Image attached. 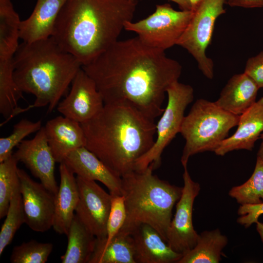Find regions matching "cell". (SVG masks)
I'll use <instances>...</instances> for the list:
<instances>
[{
	"label": "cell",
	"mask_w": 263,
	"mask_h": 263,
	"mask_svg": "<svg viewBox=\"0 0 263 263\" xmlns=\"http://www.w3.org/2000/svg\"><path fill=\"white\" fill-rule=\"evenodd\" d=\"M82 69L105 104L127 102L153 120L164 112L167 90L182 72L180 64L165 51L145 45L137 37L118 40Z\"/></svg>",
	"instance_id": "1"
},
{
	"label": "cell",
	"mask_w": 263,
	"mask_h": 263,
	"mask_svg": "<svg viewBox=\"0 0 263 263\" xmlns=\"http://www.w3.org/2000/svg\"><path fill=\"white\" fill-rule=\"evenodd\" d=\"M137 5V0H67L51 37L86 65L118 40Z\"/></svg>",
	"instance_id": "2"
},
{
	"label": "cell",
	"mask_w": 263,
	"mask_h": 263,
	"mask_svg": "<svg viewBox=\"0 0 263 263\" xmlns=\"http://www.w3.org/2000/svg\"><path fill=\"white\" fill-rule=\"evenodd\" d=\"M80 124L85 147L121 177L135 170L137 160L156 138L154 120L125 102L105 104L97 114Z\"/></svg>",
	"instance_id": "3"
},
{
	"label": "cell",
	"mask_w": 263,
	"mask_h": 263,
	"mask_svg": "<svg viewBox=\"0 0 263 263\" xmlns=\"http://www.w3.org/2000/svg\"><path fill=\"white\" fill-rule=\"evenodd\" d=\"M14 77L20 90L35 96L32 108L59 103L82 65L52 38L19 45L13 56Z\"/></svg>",
	"instance_id": "4"
},
{
	"label": "cell",
	"mask_w": 263,
	"mask_h": 263,
	"mask_svg": "<svg viewBox=\"0 0 263 263\" xmlns=\"http://www.w3.org/2000/svg\"><path fill=\"white\" fill-rule=\"evenodd\" d=\"M153 164L141 171L134 170L122 177V192L126 217L119 232L130 234L142 224L153 227L167 242L174 205L183 187L171 185L152 173Z\"/></svg>",
	"instance_id": "5"
},
{
	"label": "cell",
	"mask_w": 263,
	"mask_h": 263,
	"mask_svg": "<svg viewBox=\"0 0 263 263\" xmlns=\"http://www.w3.org/2000/svg\"><path fill=\"white\" fill-rule=\"evenodd\" d=\"M240 115L228 113L204 99H197L185 116L180 133L185 140L181 162L187 166L190 157L205 151H214L237 126Z\"/></svg>",
	"instance_id": "6"
},
{
	"label": "cell",
	"mask_w": 263,
	"mask_h": 263,
	"mask_svg": "<svg viewBox=\"0 0 263 263\" xmlns=\"http://www.w3.org/2000/svg\"><path fill=\"white\" fill-rule=\"evenodd\" d=\"M168 102L166 107L156 124V138L150 149L137 161L135 170L141 171L153 164L154 169L161 163L164 149L178 133H180L185 117V111L194 98L193 88L178 81L167 90Z\"/></svg>",
	"instance_id": "7"
},
{
	"label": "cell",
	"mask_w": 263,
	"mask_h": 263,
	"mask_svg": "<svg viewBox=\"0 0 263 263\" xmlns=\"http://www.w3.org/2000/svg\"><path fill=\"white\" fill-rule=\"evenodd\" d=\"M193 14L192 10H176L169 3L159 4L146 18L125 22L124 29L134 32L145 45L165 51L177 44Z\"/></svg>",
	"instance_id": "8"
},
{
	"label": "cell",
	"mask_w": 263,
	"mask_h": 263,
	"mask_svg": "<svg viewBox=\"0 0 263 263\" xmlns=\"http://www.w3.org/2000/svg\"><path fill=\"white\" fill-rule=\"evenodd\" d=\"M224 0H201L177 44L195 59L199 70L207 78L214 76V63L206 50L210 43L217 19L225 12Z\"/></svg>",
	"instance_id": "9"
},
{
	"label": "cell",
	"mask_w": 263,
	"mask_h": 263,
	"mask_svg": "<svg viewBox=\"0 0 263 263\" xmlns=\"http://www.w3.org/2000/svg\"><path fill=\"white\" fill-rule=\"evenodd\" d=\"M183 168L182 193L176 203L175 213L167 235L169 245L183 255L191 250L196 244L199 234L193 227L192 212L194 200L201 189L200 184L192 179L187 166Z\"/></svg>",
	"instance_id": "10"
},
{
	"label": "cell",
	"mask_w": 263,
	"mask_h": 263,
	"mask_svg": "<svg viewBox=\"0 0 263 263\" xmlns=\"http://www.w3.org/2000/svg\"><path fill=\"white\" fill-rule=\"evenodd\" d=\"M79 199L75 215L97 239H106L112 195L94 181L76 176Z\"/></svg>",
	"instance_id": "11"
},
{
	"label": "cell",
	"mask_w": 263,
	"mask_h": 263,
	"mask_svg": "<svg viewBox=\"0 0 263 263\" xmlns=\"http://www.w3.org/2000/svg\"><path fill=\"white\" fill-rule=\"evenodd\" d=\"M25 223L32 230L44 232L53 227L56 194L18 169Z\"/></svg>",
	"instance_id": "12"
},
{
	"label": "cell",
	"mask_w": 263,
	"mask_h": 263,
	"mask_svg": "<svg viewBox=\"0 0 263 263\" xmlns=\"http://www.w3.org/2000/svg\"><path fill=\"white\" fill-rule=\"evenodd\" d=\"M68 94L60 102L57 111L80 124L97 114L105 103L93 80L81 69L72 82Z\"/></svg>",
	"instance_id": "13"
},
{
	"label": "cell",
	"mask_w": 263,
	"mask_h": 263,
	"mask_svg": "<svg viewBox=\"0 0 263 263\" xmlns=\"http://www.w3.org/2000/svg\"><path fill=\"white\" fill-rule=\"evenodd\" d=\"M13 154L47 189L56 194L58 186L54 173L56 161L48 144L44 127L32 139L22 141Z\"/></svg>",
	"instance_id": "14"
},
{
	"label": "cell",
	"mask_w": 263,
	"mask_h": 263,
	"mask_svg": "<svg viewBox=\"0 0 263 263\" xmlns=\"http://www.w3.org/2000/svg\"><path fill=\"white\" fill-rule=\"evenodd\" d=\"M63 162L76 176L101 182L108 188L111 194L122 195L121 177L86 147L71 152Z\"/></svg>",
	"instance_id": "15"
},
{
	"label": "cell",
	"mask_w": 263,
	"mask_h": 263,
	"mask_svg": "<svg viewBox=\"0 0 263 263\" xmlns=\"http://www.w3.org/2000/svg\"><path fill=\"white\" fill-rule=\"evenodd\" d=\"M135 263H177L183 255L174 251L153 227L142 224L131 233Z\"/></svg>",
	"instance_id": "16"
},
{
	"label": "cell",
	"mask_w": 263,
	"mask_h": 263,
	"mask_svg": "<svg viewBox=\"0 0 263 263\" xmlns=\"http://www.w3.org/2000/svg\"><path fill=\"white\" fill-rule=\"evenodd\" d=\"M237 129L225 139L214 151L219 156L229 152L246 150L251 151L263 132V97L240 115Z\"/></svg>",
	"instance_id": "17"
},
{
	"label": "cell",
	"mask_w": 263,
	"mask_h": 263,
	"mask_svg": "<svg viewBox=\"0 0 263 263\" xmlns=\"http://www.w3.org/2000/svg\"><path fill=\"white\" fill-rule=\"evenodd\" d=\"M44 128L48 144L57 163L63 162L71 152L86 146L81 124L63 115L48 121Z\"/></svg>",
	"instance_id": "18"
},
{
	"label": "cell",
	"mask_w": 263,
	"mask_h": 263,
	"mask_svg": "<svg viewBox=\"0 0 263 263\" xmlns=\"http://www.w3.org/2000/svg\"><path fill=\"white\" fill-rule=\"evenodd\" d=\"M60 184L56 194L53 227L59 234L67 235L76 207L79 194L75 174L63 162L60 163Z\"/></svg>",
	"instance_id": "19"
},
{
	"label": "cell",
	"mask_w": 263,
	"mask_h": 263,
	"mask_svg": "<svg viewBox=\"0 0 263 263\" xmlns=\"http://www.w3.org/2000/svg\"><path fill=\"white\" fill-rule=\"evenodd\" d=\"M67 0H37L30 16L21 21L20 38L31 42L51 37L58 15Z\"/></svg>",
	"instance_id": "20"
},
{
	"label": "cell",
	"mask_w": 263,
	"mask_h": 263,
	"mask_svg": "<svg viewBox=\"0 0 263 263\" xmlns=\"http://www.w3.org/2000/svg\"><path fill=\"white\" fill-rule=\"evenodd\" d=\"M259 87L244 72L233 75L215 103L224 110L240 115L256 101Z\"/></svg>",
	"instance_id": "21"
},
{
	"label": "cell",
	"mask_w": 263,
	"mask_h": 263,
	"mask_svg": "<svg viewBox=\"0 0 263 263\" xmlns=\"http://www.w3.org/2000/svg\"><path fill=\"white\" fill-rule=\"evenodd\" d=\"M68 244L61 256L62 263H89L96 238L75 214L68 234Z\"/></svg>",
	"instance_id": "22"
},
{
	"label": "cell",
	"mask_w": 263,
	"mask_h": 263,
	"mask_svg": "<svg viewBox=\"0 0 263 263\" xmlns=\"http://www.w3.org/2000/svg\"><path fill=\"white\" fill-rule=\"evenodd\" d=\"M227 243V237L218 228L204 231L198 235L195 246L177 263H218Z\"/></svg>",
	"instance_id": "23"
},
{
	"label": "cell",
	"mask_w": 263,
	"mask_h": 263,
	"mask_svg": "<svg viewBox=\"0 0 263 263\" xmlns=\"http://www.w3.org/2000/svg\"><path fill=\"white\" fill-rule=\"evenodd\" d=\"M89 263H135L131 234L118 232L109 243L96 238Z\"/></svg>",
	"instance_id": "24"
},
{
	"label": "cell",
	"mask_w": 263,
	"mask_h": 263,
	"mask_svg": "<svg viewBox=\"0 0 263 263\" xmlns=\"http://www.w3.org/2000/svg\"><path fill=\"white\" fill-rule=\"evenodd\" d=\"M13 59H0V113L7 120L28 110L18 106L23 96L14 77Z\"/></svg>",
	"instance_id": "25"
},
{
	"label": "cell",
	"mask_w": 263,
	"mask_h": 263,
	"mask_svg": "<svg viewBox=\"0 0 263 263\" xmlns=\"http://www.w3.org/2000/svg\"><path fill=\"white\" fill-rule=\"evenodd\" d=\"M20 23L11 0H0V59L13 58L19 46Z\"/></svg>",
	"instance_id": "26"
},
{
	"label": "cell",
	"mask_w": 263,
	"mask_h": 263,
	"mask_svg": "<svg viewBox=\"0 0 263 263\" xmlns=\"http://www.w3.org/2000/svg\"><path fill=\"white\" fill-rule=\"evenodd\" d=\"M240 205L263 202V161L257 157L253 172L244 184L232 187L228 193Z\"/></svg>",
	"instance_id": "27"
},
{
	"label": "cell",
	"mask_w": 263,
	"mask_h": 263,
	"mask_svg": "<svg viewBox=\"0 0 263 263\" xmlns=\"http://www.w3.org/2000/svg\"><path fill=\"white\" fill-rule=\"evenodd\" d=\"M18 162L13 154L0 162V219L6 216L12 195L20 188Z\"/></svg>",
	"instance_id": "28"
},
{
	"label": "cell",
	"mask_w": 263,
	"mask_h": 263,
	"mask_svg": "<svg viewBox=\"0 0 263 263\" xmlns=\"http://www.w3.org/2000/svg\"><path fill=\"white\" fill-rule=\"evenodd\" d=\"M5 217L0 231V255L11 244L17 230L25 222L20 188L12 195Z\"/></svg>",
	"instance_id": "29"
},
{
	"label": "cell",
	"mask_w": 263,
	"mask_h": 263,
	"mask_svg": "<svg viewBox=\"0 0 263 263\" xmlns=\"http://www.w3.org/2000/svg\"><path fill=\"white\" fill-rule=\"evenodd\" d=\"M51 243L32 240L15 246L10 261L12 263H45L53 249Z\"/></svg>",
	"instance_id": "30"
},
{
	"label": "cell",
	"mask_w": 263,
	"mask_h": 263,
	"mask_svg": "<svg viewBox=\"0 0 263 263\" xmlns=\"http://www.w3.org/2000/svg\"><path fill=\"white\" fill-rule=\"evenodd\" d=\"M42 121L32 122L22 119L14 125L12 132L8 136L0 138V162L13 153L14 147L19 145L29 134L38 132L41 128Z\"/></svg>",
	"instance_id": "31"
},
{
	"label": "cell",
	"mask_w": 263,
	"mask_h": 263,
	"mask_svg": "<svg viewBox=\"0 0 263 263\" xmlns=\"http://www.w3.org/2000/svg\"><path fill=\"white\" fill-rule=\"evenodd\" d=\"M112 204L107 224L105 243L111 241L119 232L126 219V210L123 195L111 194Z\"/></svg>",
	"instance_id": "32"
},
{
	"label": "cell",
	"mask_w": 263,
	"mask_h": 263,
	"mask_svg": "<svg viewBox=\"0 0 263 263\" xmlns=\"http://www.w3.org/2000/svg\"><path fill=\"white\" fill-rule=\"evenodd\" d=\"M237 213L240 216L237 220V223L248 228L252 224H256L259 217L263 214V202L258 204L241 205Z\"/></svg>",
	"instance_id": "33"
},
{
	"label": "cell",
	"mask_w": 263,
	"mask_h": 263,
	"mask_svg": "<svg viewBox=\"0 0 263 263\" xmlns=\"http://www.w3.org/2000/svg\"><path fill=\"white\" fill-rule=\"evenodd\" d=\"M244 72L255 82L260 89L263 88V51L247 59Z\"/></svg>",
	"instance_id": "34"
},
{
	"label": "cell",
	"mask_w": 263,
	"mask_h": 263,
	"mask_svg": "<svg viewBox=\"0 0 263 263\" xmlns=\"http://www.w3.org/2000/svg\"><path fill=\"white\" fill-rule=\"evenodd\" d=\"M225 3L231 6H237L247 8L263 7V0H224Z\"/></svg>",
	"instance_id": "35"
},
{
	"label": "cell",
	"mask_w": 263,
	"mask_h": 263,
	"mask_svg": "<svg viewBox=\"0 0 263 263\" xmlns=\"http://www.w3.org/2000/svg\"><path fill=\"white\" fill-rule=\"evenodd\" d=\"M176 3L182 10H191L188 0H169Z\"/></svg>",
	"instance_id": "36"
},
{
	"label": "cell",
	"mask_w": 263,
	"mask_h": 263,
	"mask_svg": "<svg viewBox=\"0 0 263 263\" xmlns=\"http://www.w3.org/2000/svg\"><path fill=\"white\" fill-rule=\"evenodd\" d=\"M256 224L257 231H258L263 243V223L260 222L258 221Z\"/></svg>",
	"instance_id": "37"
},
{
	"label": "cell",
	"mask_w": 263,
	"mask_h": 263,
	"mask_svg": "<svg viewBox=\"0 0 263 263\" xmlns=\"http://www.w3.org/2000/svg\"><path fill=\"white\" fill-rule=\"evenodd\" d=\"M260 138L262 139V142L257 153V157H259L263 161V132L261 134Z\"/></svg>",
	"instance_id": "38"
},
{
	"label": "cell",
	"mask_w": 263,
	"mask_h": 263,
	"mask_svg": "<svg viewBox=\"0 0 263 263\" xmlns=\"http://www.w3.org/2000/svg\"><path fill=\"white\" fill-rule=\"evenodd\" d=\"M188 1L191 5V10L193 11L197 8L201 0H188Z\"/></svg>",
	"instance_id": "39"
}]
</instances>
